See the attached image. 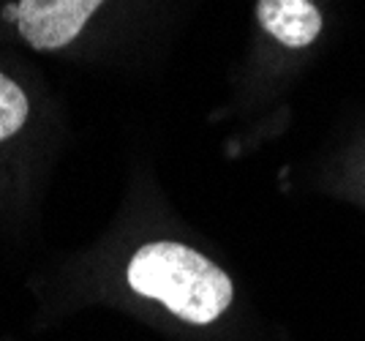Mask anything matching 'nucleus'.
<instances>
[{
	"label": "nucleus",
	"mask_w": 365,
	"mask_h": 341,
	"mask_svg": "<svg viewBox=\"0 0 365 341\" xmlns=\"http://www.w3.org/2000/svg\"><path fill=\"white\" fill-rule=\"evenodd\" d=\"M128 284L194 325L213 322L232 303L227 273L194 248L169 240L139 248L128 263Z\"/></svg>",
	"instance_id": "obj_1"
},
{
	"label": "nucleus",
	"mask_w": 365,
	"mask_h": 341,
	"mask_svg": "<svg viewBox=\"0 0 365 341\" xmlns=\"http://www.w3.org/2000/svg\"><path fill=\"white\" fill-rule=\"evenodd\" d=\"M104 0H19L14 22L33 49H61L74 41Z\"/></svg>",
	"instance_id": "obj_2"
},
{
	"label": "nucleus",
	"mask_w": 365,
	"mask_h": 341,
	"mask_svg": "<svg viewBox=\"0 0 365 341\" xmlns=\"http://www.w3.org/2000/svg\"><path fill=\"white\" fill-rule=\"evenodd\" d=\"M257 19L287 47H308L322 31V16L311 0H259Z\"/></svg>",
	"instance_id": "obj_3"
},
{
	"label": "nucleus",
	"mask_w": 365,
	"mask_h": 341,
	"mask_svg": "<svg viewBox=\"0 0 365 341\" xmlns=\"http://www.w3.org/2000/svg\"><path fill=\"white\" fill-rule=\"evenodd\" d=\"M28 112H31V101L25 91L11 77L0 74V140L14 137L28 121Z\"/></svg>",
	"instance_id": "obj_4"
}]
</instances>
